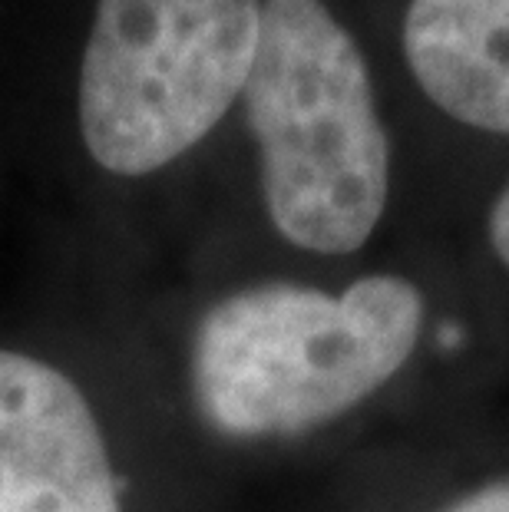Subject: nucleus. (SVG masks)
<instances>
[{
    "instance_id": "nucleus-1",
    "label": "nucleus",
    "mask_w": 509,
    "mask_h": 512,
    "mask_svg": "<svg viewBox=\"0 0 509 512\" xmlns=\"http://www.w3.org/2000/svg\"><path fill=\"white\" fill-rule=\"evenodd\" d=\"M420 328L424 294L397 275H367L341 294L255 285L199 321L192 394L225 437L305 433L381 390L410 361Z\"/></svg>"
},
{
    "instance_id": "nucleus-2",
    "label": "nucleus",
    "mask_w": 509,
    "mask_h": 512,
    "mask_svg": "<svg viewBox=\"0 0 509 512\" xmlns=\"http://www.w3.org/2000/svg\"><path fill=\"white\" fill-rule=\"evenodd\" d=\"M242 100L278 232L305 252H357L384 215L391 146L364 53L321 0H265Z\"/></svg>"
},
{
    "instance_id": "nucleus-3",
    "label": "nucleus",
    "mask_w": 509,
    "mask_h": 512,
    "mask_svg": "<svg viewBox=\"0 0 509 512\" xmlns=\"http://www.w3.org/2000/svg\"><path fill=\"white\" fill-rule=\"evenodd\" d=\"M262 0H100L80 63L86 152L149 176L202 143L242 96Z\"/></svg>"
},
{
    "instance_id": "nucleus-4",
    "label": "nucleus",
    "mask_w": 509,
    "mask_h": 512,
    "mask_svg": "<svg viewBox=\"0 0 509 512\" xmlns=\"http://www.w3.org/2000/svg\"><path fill=\"white\" fill-rule=\"evenodd\" d=\"M0 512H123L93 403L60 367L0 347Z\"/></svg>"
},
{
    "instance_id": "nucleus-5",
    "label": "nucleus",
    "mask_w": 509,
    "mask_h": 512,
    "mask_svg": "<svg viewBox=\"0 0 509 512\" xmlns=\"http://www.w3.org/2000/svg\"><path fill=\"white\" fill-rule=\"evenodd\" d=\"M404 50L420 90L443 113L509 133V0H414Z\"/></svg>"
},
{
    "instance_id": "nucleus-6",
    "label": "nucleus",
    "mask_w": 509,
    "mask_h": 512,
    "mask_svg": "<svg viewBox=\"0 0 509 512\" xmlns=\"http://www.w3.org/2000/svg\"><path fill=\"white\" fill-rule=\"evenodd\" d=\"M447 512H509V483H493L486 489L463 496L457 506H450Z\"/></svg>"
},
{
    "instance_id": "nucleus-7",
    "label": "nucleus",
    "mask_w": 509,
    "mask_h": 512,
    "mask_svg": "<svg viewBox=\"0 0 509 512\" xmlns=\"http://www.w3.org/2000/svg\"><path fill=\"white\" fill-rule=\"evenodd\" d=\"M490 242H493V252L500 255V261L509 268V185H506L503 195L493 205V215H490Z\"/></svg>"
}]
</instances>
